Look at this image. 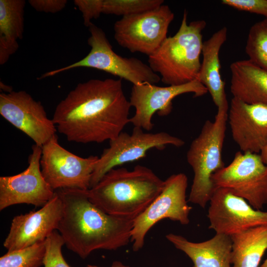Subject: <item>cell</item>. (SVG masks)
<instances>
[{
    "instance_id": "cell-15",
    "label": "cell",
    "mask_w": 267,
    "mask_h": 267,
    "mask_svg": "<svg viewBox=\"0 0 267 267\" xmlns=\"http://www.w3.org/2000/svg\"><path fill=\"white\" fill-rule=\"evenodd\" d=\"M24 171L0 177V210L19 204L44 206L55 194L44 179L41 169L42 147L34 144Z\"/></svg>"
},
{
    "instance_id": "cell-14",
    "label": "cell",
    "mask_w": 267,
    "mask_h": 267,
    "mask_svg": "<svg viewBox=\"0 0 267 267\" xmlns=\"http://www.w3.org/2000/svg\"><path fill=\"white\" fill-rule=\"evenodd\" d=\"M0 114L41 147L56 134V126L42 103L25 91L0 93Z\"/></svg>"
},
{
    "instance_id": "cell-9",
    "label": "cell",
    "mask_w": 267,
    "mask_h": 267,
    "mask_svg": "<svg viewBox=\"0 0 267 267\" xmlns=\"http://www.w3.org/2000/svg\"><path fill=\"white\" fill-rule=\"evenodd\" d=\"M143 130L134 127L131 134L122 132L109 141V146L103 150L95 164L90 188L110 170L144 158L150 150H163L169 145L179 147L184 144L182 139L167 133H146Z\"/></svg>"
},
{
    "instance_id": "cell-33",
    "label": "cell",
    "mask_w": 267,
    "mask_h": 267,
    "mask_svg": "<svg viewBox=\"0 0 267 267\" xmlns=\"http://www.w3.org/2000/svg\"><path fill=\"white\" fill-rule=\"evenodd\" d=\"M260 267H267V258Z\"/></svg>"
},
{
    "instance_id": "cell-30",
    "label": "cell",
    "mask_w": 267,
    "mask_h": 267,
    "mask_svg": "<svg viewBox=\"0 0 267 267\" xmlns=\"http://www.w3.org/2000/svg\"><path fill=\"white\" fill-rule=\"evenodd\" d=\"M87 267H100L95 265H88ZM111 267H130L129 266L124 265L122 263L119 261H114L112 263Z\"/></svg>"
},
{
    "instance_id": "cell-22",
    "label": "cell",
    "mask_w": 267,
    "mask_h": 267,
    "mask_svg": "<svg viewBox=\"0 0 267 267\" xmlns=\"http://www.w3.org/2000/svg\"><path fill=\"white\" fill-rule=\"evenodd\" d=\"M230 237L232 267H259L267 250V226L250 228Z\"/></svg>"
},
{
    "instance_id": "cell-2",
    "label": "cell",
    "mask_w": 267,
    "mask_h": 267,
    "mask_svg": "<svg viewBox=\"0 0 267 267\" xmlns=\"http://www.w3.org/2000/svg\"><path fill=\"white\" fill-rule=\"evenodd\" d=\"M88 190H55L63 204L57 230L68 249L82 259L96 250H116L127 245L134 220L106 213L89 200Z\"/></svg>"
},
{
    "instance_id": "cell-5",
    "label": "cell",
    "mask_w": 267,
    "mask_h": 267,
    "mask_svg": "<svg viewBox=\"0 0 267 267\" xmlns=\"http://www.w3.org/2000/svg\"><path fill=\"white\" fill-rule=\"evenodd\" d=\"M227 112L217 110L213 122L206 121L187 152V161L194 173L188 201L203 208L209 202L216 189L212 180L213 175L225 166L222 151Z\"/></svg>"
},
{
    "instance_id": "cell-1",
    "label": "cell",
    "mask_w": 267,
    "mask_h": 267,
    "mask_svg": "<svg viewBox=\"0 0 267 267\" xmlns=\"http://www.w3.org/2000/svg\"><path fill=\"white\" fill-rule=\"evenodd\" d=\"M131 107L121 79H91L60 101L52 120L69 141L101 143L123 132L130 123Z\"/></svg>"
},
{
    "instance_id": "cell-29",
    "label": "cell",
    "mask_w": 267,
    "mask_h": 267,
    "mask_svg": "<svg viewBox=\"0 0 267 267\" xmlns=\"http://www.w3.org/2000/svg\"><path fill=\"white\" fill-rule=\"evenodd\" d=\"M30 5L39 12L55 13L63 9L67 3L66 0H29Z\"/></svg>"
},
{
    "instance_id": "cell-26",
    "label": "cell",
    "mask_w": 267,
    "mask_h": 267,
    "mask_svg": "<svg viewBox=\"0 0 267 267\" xmlns=\"http://www.w3.org/2000/svg\"><path fill=\"white\" fill-rule=\"evenodd\" d=\"M64 244L62 237L56 230L45 240L44 267H70L62 255V247Z\"/></svg>"
},
{
    "instance_id": "cell-24",
    "label": "cell",
    "mask_w": 267,
    "mask_h": 267,
    "mask_svg": "<svg viewBox=\"0 0 267 267\" xmlns=\"http://www.w3.org/2000/svg\"><path fill=\"white\" fill-rule=\"evenodd\" d=\"M45 241L7 252L0 258V267H39L44 265Z\"/></svg>"
},
{
    "instance_id": "cell-25",
    "label": "cell",
    "mask_w": 267,
    "mask_h": 267,
    "mask_svg": "<svg viewBox=\"0 0 267 267\" xmlns=\"http://www.w3.org/2000/svg\"><path fill=\"white\" fill-rule=\"evenodd\" d=\"M163 0H103L102 13L122 17L151 10L163 4Z\"/></svg>"
},
{
    "instance_id": "cell-18",
    "label": "cell",
    "mask_w": 267,
    "mask_h": 267,
    "mask_svg": "<svg viewBox=\"0 0 267 267\" xmlns=\"http://www.w3.org/2000/svg\"><path fill=\"white\" fill-rule=\"evenodd\" d=\"M166 237L191 259L193 267H232L230 236L216 234L212 238L201 242H191L174 233L168 234Z\"/></svg>"
},
{
    "instance_id": "cell-19",
    "label": "cell",
    "mask_w": 267,
    "mask_h": 267,
    "mask_svg": "<svg viewBox=\"0 0 267 267\" xmlns=\"http://www.w3.org/2000/svg\"><path fill=\"white\" fill-rule=\"evenodd\" d=\"M227 30L223 27L203 42V59L197 79L210 93L217 110L228 111L229 105L225 91V82L221 74L219 54L227 38Z\"/></svg>"
},
{
    "instance_id": "cell-21",
    "label": "cell",
    "mask_w": 267,
    "mask_h": 267,
    "mask_svg": "<svg viewBox=\"0 0 267 267\" xmlns=\"http://www.w3.org/2000/svg\"><path fill=\"white\" fill-rule=\"evenodd\" d=\"M24 0H0V64H5L18 49L23 38Z\"/></svg>"
},
{
    "instance_id": "cell-11",
    "label": "cell",
    "mask_w": 267,
    "mask_h": 267,
    "mask_svg": "<svg viewBox=\"0 0 267 267\" xmlns=\"http://www.w3.org/2000/svg\"><path fill=\"white\" fill-rule=\"evenodd\" d=\"M97 156L84 158L60 145L56 134L42 147L40 160L42 175L54 191L64 188L88 190Z\"/></svg>"
},
{
    "instance_id": "cell-27",
    "label": "cell",
    "mask_w": 267,
    "mask_h": 267,
    "mask_svg": "<svg viewBox=\"0 0 267 267\" xmlns=\"http://www.w3.org/2000/svg\"><path fill=\"white\" fill-rule=\"evenodd\" d=\"M74 3L82 13L84 24L89 27L91 20L102 13L103 0H75Z\"/></svg>"
},
{
    "instance_id": "cell-17",
    "label": "cell",
    "mask_w": 267,
    "mask_h": 267,
    "mask_svg": "<svg viewBox=\"0 0 267 267\" xmlns=\"http://www.w3.org/2000/svg\"><path fill=\"white\" fill-rule=\"evenodd\" d=\"M227 121L241 151L258 154L267 145V104H249L232 97Z\"/></svg>"
},
{
    "instance_id": "cell-28",
    "label": "cell",
    "mask_w": 267,
    "mask_h": 267,
    "mask_svg": "<svg viewBox=\"0 0 267 267\" xmlns=\"http://www.w3.org/2000/svg\"><path fill=\"white\" fill-rule=\"evenodd\" d=\"M221 2L238 10L261 15L267 19V0H222Z\"/></svg>"
},
{
    "instance_id": "cell-6",
    "label": "cell",
    "mask_w": 267,
    "mask_h": 267,
    "mask_svg": "<svg viewBox=\"0 0 267 267\" xmlns=\"http://www.w3.org/2000/svg\"><path fill=\"white\" fill-rule=\"evenodd\" d=\"M90 35L88 43L91 47L82 59L70 65L46 72L38 79L80 67H88L103 71L138 85L155 84L161 80L160 76L148 65L134 57H124L115 52L104 32L93 23L89 27Z\"/></svg>"
},
{
    "instance_id": "cell-10",
    "label": "cell",
    "mask_w": 267,
    "mask_h": 267,
    "mask_svg": "<svg viewBox=\"0 0 267 267\" xmlns=\"http://www.w3.org/2000/svg\"><path fill=\"white\" fill-rule=\"evenodd\" d=\"M174 18V13L164 4L124 16L114 24V38L120 46L131 52H139L149 56L167 38L169 27Z\"/></svg>"
},
{
    "instance_id": "cell-20",
    "label": "cell",
    "mask_w": 267,
    "mask_h": 267,
    "mask_svg": "<svg viewBox=\"0 0 267 267\" xmlns=\"http://www.w3.org/2000/svg\"><path fill=\"white\" fill-rule=\"evenodd\" d=\"M230 69L233 98L249 104H267V70L249 59L233 62Z\"/></svg>"
},
{
    "instance_id": "cell-13",
    "label": "cell",
    "mask_w": 267,
    "mask_h": 267,
    "mask_svg": "<svg viewBox=\"0 0 267 267\" xmlns=\"http://www.w3.org/2000/svg\"><path fill=\"white\" fill-rule=\"evenodd\" d=\"M209 228L228 236L267 226V212L253 208L244 199L223 188H216L209 201Z\"/></svg>"
},
{
    "instance_id": "cell-12",
    "label": "cell",
    "mask_w": 267,
    "mask_h": 267,
    "mask_svg": "<svg viewBox=\"0 0 267 267\" xmlns=\"http://www.w3.org/2000/svg\"><path fill=\"white\" fill-rule=\"evenodd\" d=\"M187 93L198 97L206 94L208 90L197 79L178 86L159 87L147 83L133 85L130 102L135 108V113L130 123L134 127L151 131L154 126L153 115L157 112L161 116L168 115L173 109V99Z\"/></svg>"
},
{
    "instance_id": "cell-32",
    "label": "cell",
    "mask_w": 267,
    "mask_h": 267,
    "mask_svg": "<svg viewBox=\"0 0 267 267\" xmlns=\"http://www.w3.org/2000/svg\"><path fill=\"white\" fill-rule=\"evenodd\" d=\"M0 89L4 91L5 93H9L12 91V89L10 86L6 85L2 82L0 83Z\"/></svg>"
},
{
    "instance_id": "cell-4",
    "label": "cell",
    "mask_w": 267,
    "mask_h": 267,
    "mask_svg": "<svg viewBox=\"0 0 267 267\" xmlns=\"http://www.w3.org/2000/svg\"><path fill=\"white\" fill-rule=\"evenodd\" d=\"M184 10L181 24L176 34L167 38L148 56L149 66L168 86H178L197 79L201 62L202 32L205 20L187 22Z\"/></svg>"
},
{
    "instance_id": "cell-3",
    "label": "cell",
    "mask_w": 267,
    "mask_h": 267,
    "mask_svg": "<svg viewBox=\"0 0 267 267\" xmlns=\"http://www.w3.org/2000/svg\"><path fill=\"white\" fill-rule=\"evenodd\" d=\"M164 180L150 169L115 168L88 190L89 200L106 213L135 219L161 192Z\"/></svg>"
},
{
    "instance_id": "cell-16",
    "label": "cell",
    "mask_w": 267,
    "mask_h": 267,
    "mask_svg": "<svg viewBox=\"0 0 267 267\" xmlns=\"http://www.w3.org/2000/svg\"><path fill=\"white\" fill-rule=\"evenodd\" d=\"M62 213V202L55 191L53 198L40 210L13 218L3 246L11 251L45 241L57 229Z\"/></svg>"
},
{
    "instance_id": "cell-7",
    "label": "cell",
    "mask_w": 267,
    "mask_h": 267,
    "mask_svg": "<svg viewBox=\"0 0 267 267\" xmlns=\"http://www.w3.org/2000/svg\"><path fill=\"white\" fill-rule=\"evenodd\" d=\"M215 188H223L244 199L255 209L267 204V165L260 154L238 151L231 162L214 173Z\"/></svg>"
},
{
    "instance_id": "cell-23",
    "label": "cell",
    "mask_w": 267,
    "mask_h": 267,
    "mask_svg": "<svg viewBox=\"0 0 267 267\" xmlns=\"http://www.w3.org/2000/svg\"><path fill=\"white\" fill-rule=\"evenodd\" d=\"M249 60L267 70V19L250 28L245 48Z\"/></svg>"
},
{
    "instance_id": "cell-8",
    "label": "cell",
    "mask_w": 267,
    "mask_h": 267,
    "mask_svg": "<svg viewBox=\"0 0 267 267\" xmlns=\"http://www.w3.org/2000/svg\"><path fill=\"white\" fill-rule=\"evenodd\" d=\"M187 184V176L183 173L172 175L164 180L161 192L134 220L131 238L134 251L142 249L147 232L161 220L168 219L182 225L189 223L192 207L186 200Z\"/></svg>"
},
{
    "instance_id": "cell-31",
    "label": "cell",
    "mask_w": 267,
    "mask_h": 267,
    "mask_svg": "<svg viewBox=\"0 0 267 267\" xmlns=\"http://www.w3.org/2000/svg\"><path fill=\"white\" fill-rule=\"evenodd\" d=\"M260 155L263 162L267 165V145L261 151Z\"/></svg>"
}]
</instances>
